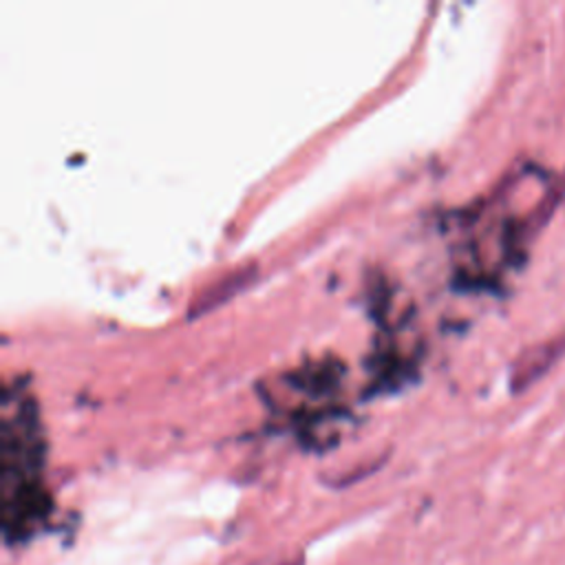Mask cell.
I'll return each instance as SVG.
<instances>
[{"label":"cell","mask_w":565,"mask_h":565,"mask_svg":"<svg viewBox=\"0 0 565 565\" xmlns=\"http://www.w3.org/2000/svg\"><path fill=\"white\" fill-rule=\"evenodd\" d=\"M33 430L4 419L2 433V534L7 543L29 539L44 521L49 503L38 481L40 450Z\"/></svg>","instance_id":"cell-1"},{"label":"cell","mask_w":565,"mask_h":565,"mask_svg":"<svg viewBox=\"0 0 565 565\" xmlns=\"http://www.w3.org/2000/svg\"><path fill=\"white\" fill-rule=\"evenodd\" d=\"M563 355H565V331L523 349L512 364V375H510L512 391L519 393L532 386L536 380L550 373Z\"/></svg>","instance_id":"cell-2"},{"label":"cell","mask_w":565,"mask_h":565,"mask_svg":"<svg viewBox=\"0 0 565 565\" xmlns=\"http://www.w3.org/2000/svg\"><path fill=\"white\" fill-rule=\"evenodd\" d=\"M254 565H305V554H302V552L282 554V556H276V558L258 561V563H254Z\"/></svg>","instance_id":"cell-3"}]
</instances>
